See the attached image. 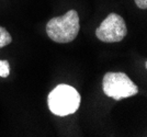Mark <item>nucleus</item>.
Segmentation results:
<instances>
[{
  "mask_svg": "<svg viewBox=\"0 0 147 137\" xmlns=\"http://www.w3.org/2000/svg\"><path fill=\"white\" fill-rule=\"evenodd\" d=\"M79 30V15L76 10H69L61 17L53 18L46 24L49 38L61 44L73 42L77 38Z\"/></svg>",
  "mask_w": 147,
  "mask_h": 137,
  "instance_id": "f257e3e1",
  "label": "nucleus"
},
{
  "mask_svg": "<svg viewBox=\"0 0 147 137\" xmlns=\"http://www.w3.org/2000/svg\"><path fill=\"white\" fill-rule=\"evenodd\" d=\"M79 92L69 85H58L47 97L49 111L57 116L74 114L80 105Z\"/></svg>",
  "mask_w": 147,
  "mask_h": 137,
  "instance_id": "f03ea898",
  "label": "nucleus"
},
{
  "mask_svg": "<svg viewBox=\"0 0 147 137\" xmlns=\"http://www.w3.org/2000/svg\"><path fill=\"white\" fill-rule=\"evenodd\" d=\"M102 89L107 97L120 101L138 93V88L124 73H107L103 76Z\"/></svg>",
  "mask_w": 147,
  "mask_h": 137,
  "instance_id": "7ed1b4c3",
  "label": "nucleus"
},
{
  "mask_svg": "<svg viewBox=\"0 0 147 137\" xmlns=\"http://www.w3.org/2000/svg\"><path fill=\"white\" fill-rule=\"evenodd\" d=\"M127 34L125 21L117 13H110L96 30V36L104 43L121 42Z\"/></svg>",
  "mask_w": 147,
  "mask_h": 137,
  "instance_id": "20e7f679",
  "label": "nucleus"
},
{
  "mask_svg": "<svg viewBox=\"0 0 147 137\" xmlns=\"http://www.w3.org/2000/svg\"><path fill=\"white\" fill-rule=\"evenodd\" d=\"M11 42H12V38H11L10 33L7 31L5 28L0 26V48L9 45Z\"/></svg>",
  "mask_w": 147,
  "mask_h": 137,
  "instance_id": "39448f33",
  "label": "nucleus"
},
{
  "mask_svg": "<svg viewBox=\"0 0 147 137\" xmlns=\"http://www.w3.org/2000/svg\"><path fill=\"white\" fill-rule=\"evenodd\" d=\"M10 75V64L8 60H0V77L7 78Z\"/></svg>",
  "mask_w": 147,
  "mask_h": 137,
  "instance_id": "423d86ee",
  "label": "nucleus"
},
{
  "mask_svg": "<svg viewBox=\"0 0 147 137\" xmlns=\"http://www.w3.org/2000/svg\"><path fill=\"white\" fill-rule=\"evenodd\" d=\"M135 3L142 10H145L147 8V0H135Z\"/></svg>",
  "mask_w": 147,
  "mask_h": 137,
  "instance_id": "0eeeda50",
  "label": "nucleus"
}]
</instances>
